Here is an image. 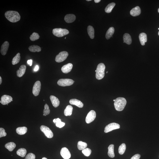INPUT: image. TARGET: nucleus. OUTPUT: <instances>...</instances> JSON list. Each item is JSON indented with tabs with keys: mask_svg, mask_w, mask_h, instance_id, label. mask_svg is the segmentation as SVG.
<instances>
[{
	"mask_svg": "<svg viewBox=\"0 0 159 159\" xmlns=\"http://www.w3.org/2000/svg\"><path fill=\"white\" fill-rule=\"evenodd\" d=\"M27 153V150L24 148H20L17 151V154L21 157H25Z\"/></svg>",
	"mask_w": 159,
	"mask_h": 159,
	"instance_id": "2f4dec72",
	"label": "nucleus"
},
{
	"mask_svg": "<svg viewBox=\"0 0 159 159\" xmlns=\"http://www.w3.org/2000/svg\"><path fill=\"white\" fill-rule=\"evenodd\" d=\"M39 69V67L38 65L36 66L35 68L34 69V71H37Z\"/></svg>",
	"mask_w": 159,
	"mask_h": 159,
	"instance_id": "79ce46f5",
	"label": "nucleus"
},
{
	"mask_svg": "<svg viewBox=\"0 0 159 159\" xmlns=\"http://www.w3.org/2000/svg\"><path fill=\"white\" fill-rule=\"evenodd\" d=\"M87 146V144L86 143L80 141L78 142L77 146L78 149L79 150H82L83 149H86Z\"/></svg>",
	"mask_w": 159,
	"mask_h": 159,
	"instance_id": "473e14b6",
	"label": "nucleus"
},
{
	"mask_svg": "<svg viewBox=\"0 0 159 159\" xmlns=\"http://www.w3.org/2000/svg\"><path fill=\"white\" fill-rule=\"evenodd\" d=\"M113 101H114V102H115V100H113Z\"/></svg>",
	"mask_w": 159,
	"mask_h": 159,
	"instance_id": "09e8293b",
	"label": "nucleus"
},
{
	"mask_svg": "<svg viewBox=\"0 0 159 159\" xmlns=\"http://www.w3.org/2000/svg\"><path fill=\"white\" fill-rule=\"evenodd\" d=\"M13 101V98L11 96L9 95H4L1 97L0 102L2 105H6Z\"/></svg>",
	"mask_w": 159,
	"mask_h": 159,
	"instance_id": "9b49d317",
	"label": "nucleus"
},
{
	"mask_svg": "<svg viewBox=\"0 0 159 159\" xmlns=\"http://www.w3.org/2000/svg\"><path fill=\"white\" fill-rule=\"evenodd\" d=\"M53 122L55 124H56V126L57 127L60 128H62L65 125V123L62 122L61 119L58 118L57 119H54L53 120Z\"/></svg>",
	"mask_w": 159,
	"mask_h": 159,
	"instance_id": "a878e982",
	"label": "nucleus"
},
{
	"mask_svg": "<svg viewBox=\"0 0 159 159\" xmlns=\"http://www.w3.org/2000/svg\"><path fill=\"white\" fill-rule=\"evenodd\" d=\"M158 29L159 30V28Z\"/></svg>",
	"mask_w": 159,
	"mask_h": 159,
	"instance_id": "864d4df0",
	"label": "nucleus"
},
{
	"mask_svg": "<svg viewBox=\"0 0 159 159\" xmlns=\"http://www.w3.org/2000/svg\"><path fill=\"white\" fill-rule=\"evenodd\" d=\"M114 28L113 27H110L107 31L105 35V37L107 39H109L113 35L114 32Z\"/></svg>",
	"mask_w": 159,
	"mask_h": 159,
	"instance_id": "bb28decb",
	"label": "nucleus"
},
{
	"mask_svg": "<svg viewBox=\"0 0 159 159\" xmlns=\"http://www.w3.org/2000/svg\"><path fill=\"white\" fill-rule=\"evenodd\" d=\"M26 66L25 65H21L19 69L17 71V76L19 77H21L25 73Z\"/></svg>",
	"mask_w": 159,
	"mask_h": 159,
	"instance_id": "f3484780",
	"label": "nucleus"
},
{
	"mask_svg": "<svg viewBox=\"0 0 159 159\" xmlns=\"http://www.w3.org/2000/svg\"><path fill=\"white\" fill-rule=\"evenodd\" d=\"M27 129L26 127H22L17 128L16 129V132L18 134L23 135L25 134L27 132Z\"/></svg>",
	"mask_w": 159,
	"mask_h": 159,
	"instance_id": "412c9836",
	"label": "nucleus"
},
{
	"mask_svg": "<svg viewBox=\"0 0 159 159\" xmlns=\"http://www.w3.org/2000/svg\"><path fill=\"white\" fill-rule=\"evenodd\" d=\"M5 16L9 21L13 23L19 21L21 17L18 12L14 11H7L5 13Z\"/></svg>",
	"mask_w": 159,
	"mask_h": 159,
	"instance_id": "f257e3e1",
	"label": "nucleus"
},
{
	"mask_svg": "<svg viewBox=\"0 0 159 159\" xmlns=\"http://www.w3.org/2000/svg\"><path fill=\"white\" fill-rule=\"evenodd\" d=\"M158 12L159 13V8L158 9Z\"/></svg>",
	"mask_w": 159,
	"mask_h": 159,
	"instance_id": "de8ad7c7",
	"label": "nucleus"
},
{
	"mask_svg": "<svg viewBox=\"0 0 159 159\" xmlns=\"http://www.w3.org/2000/svg\"><path fill=\"white\" fill-rule=\"evenodd\" d=\"M141 157L140 155L137 154L134 155L131 159H139Z\"/></svg>",
	"mask_w": 159,
	"mask_h": 159,
	"instance_id": "ea45409f",
	"label": "nucleus"
},
{
	"mask_svg": "<svg viewBox=\"0 0 159 159\" xmlns=\"http://www.w3.org/2000/svg\"><path fill=\"white\" fill-rule=\"evenodd\" d=\"M60 153L62 157L64 159H69L71 157V153L66 148H63L61 149Z\"/></svg>",
	"mask_w": 159,
	"mask_h": 159,
	"instance_id": "f8f14e48",
	"label": "nucleus"
},
{
	"mask_svg": "<svg viewBox=\"0 0 159 159\" xmlns=\"http://www.w3.org/2000/svg\"><path fill=\"white\" fill-rule=\"evenodd\" d=\"M108 155L109 157L111 158H113L115 157V154L114 152V145L111 144L108 148Z\"/></svg>",
	"mask_w": 159,
	"mask_h": 159,
	"instance_id": "5701e85b",
	"label": "nucleus"
},
{
	"mask_svg": "<svg viewBox=\"0 0 159 159\" xmlns=\"http://www.w3.org/2000/svg\"><path fill=\"white\" fill-rule=\"evenodd\" d=\"M50 99L53 106L55 108L58 107L60 104V101L56 97L53 95H51Z\"/></svg>",
	"mask_w": 159,
	"mask_h": 159,
	"instance_id": "6ab92c4d",
	"label": "nucleus"
},
{
	"mask_svg": "<svg viewBox=\"0 0 159 159\" xmlns=\"http://www.w3.org/2000/svg\"><path fill=\"white\" fill-rule=\"evenodd\" d=\"M126 149V145L125 144L123 143L119 147V152L120 155H122L125 151Z\"/></svg>",
	"mask_w": 159,
	"mask_h": 159,
	"instance_id": "72a5a7b5",
	"label": "nucleus"
},
{
	"mask_svg": "<svg viewBox=\"0 0 159 159\" xmlns=\"http://www.w3.org/2000/svg\"><path fill=\"white\" fill-rule=\"evenodd\" d=\"M2 79L1 76H0V84H1L2 83Z\"/></svg>",
	"mask_w": 159,
	"mask_h": 159,
	"instance_id": "c03bdc74",
	"label": "nucleus"
},
{
	"mask_svg": "<svg viewBox=\"0 0 159 159\" xmlns=\"http://www.w3.org/2000/svg\"><path fill=\"white\" fill-rule=\"evenodd\" d=\"M116 5L114 2L111 3L107 6L105 9V11L107 13H110Z\"/></svg>",
	"mask_w": 159,
	"mask_h": 159,
	"instance_id": "c756f323",
	"label": "nucleus"
},
{
	"mask_svg": "<svg viewBox=\"0 0 159 159\" xmlns=\"http://www.w3.org/2000/svg\"><path fill=\"white\" fill-rule=\"evenodd\" d=\"M73 65L71 63H69L64 65L61 68V71L63 73H68L70 72L72 70Z\"/></svg>",
	"mask_w": 159,
	"mask_h": 159,
	"instance_id": "4468645a",
	"label": "nucleus"
},
{
	"mask_svg": "<svg viewBox=\"0 0 159 159\" xmlns=\"http://www.w3.org/2000/svg\"><path fill=\"white\" fill-rule=\"evenodd\" d=\"M40 36L38 33L34 32L33 33L30 37V39L31 41H35L39 39Z\"/></svg>",
	"mask_w": 159,
	"mask_h": 159,
	"instance_id": "f704fd0d",
	"label": "nucleus"
},
{
	"mask_svg": "<svg viewBox=\"0 0 159 159\" xmlns=\"http://www.w3.org/2000/svg\"><path fill=\"white\" fill-rule=\"evenodd\" d=\"M158 35H159V32H158Z\"/></svg>",
	"mask_w": 159,
	"mask_h": 159,
	"instance_id": "8fccbe9b",
	"label": "nucleus"
},
{
	"mask_svg": "<svg viewBox=\"0 0 159 159\" xmlns=\"http://www.w3.org/2000/svg\"><path fill=\"white\" fill-rule=\"evenodd\" d=\"M7 134L5 132L4 129L0 128V138H1L2 137L5 136Z\"/></svg>",
	"mask_w": 159,
	"mask_h": 159,
	"instance_id": "4c0bfd02",
	"label": "nucleus"
},
{
	"mask_svg": "<svg viewBox=\"0 0 159 159\" xmlns=\"http://www.w3.org/2000/svg\"><path fill=\"white\" fill-rule=\"evenodd\" d=\"M74 81L72 79H61L57 81V84L59 86H69L73 84Z\"/></svg>",
	"mask_w": 159,
	"mask_h": 159,
	"instance_id": "39448f33",
	"label": "nucleus"
},
{
	"mask_svg": "<svg viewBox=\"0 0 159 159\" xmlns=\"http://www.w3.org/2000/svg\"><path fill=\"white\" fill-rule=\"evenodd\" d=\"M20 53H17L12 60V64L13 65H16L20 62Z\"/></svg>",
	"mask_w": 159,
	"mask_h": 159,
	"instance_id": "7c9ffc66",
	"label": "nucleus"
},
{
	"mask_svg": "<svg viewBox=\"0 0 159 159\" xmlns=\"http://www.w3.org/2000/svg\"><path fill=\"white\" fill-rule=\"evenodd\" d=\"M141 13V9L138 6H136L133 8L130 12V14L134 17L139 16Z\"/></svg>",
	"mask_w": 159,
	"mask_h": 159,
	"instance_id": "dca6fc26",
	"label": "nucleus"
},
{
	"mask_svg": "<svg viewBox=\"0 0 159 159\" xmlns=\"http://www.w3.org/2000/svg\"><path fill=\"white\" fill-rule=\"evenodd\" d=\"M42 159H48L47 158H46V157H43Z\"/></svg>",
	"mask_w": 159,
	"mask_h": 159,
	"instance_id": "a18cd8bd",
	"label": "nucleus"
},
{
	"mask_svg": "<svg viewBox=\"0 0 159 159\" xmlns=\"http://www.w3.org/2000/svg\"><path fill=\"white\" fill-rule=\"evenodd\" d=\"M9 46V42L6 41L1 46L0 52L2 55L5 56L7 54Z\"/></svg>",
	"mask_w": 159,
	"mask_h": 159,
	"instance_id": "ddd939ff",
	"label": "nucleus"
},
{
	"mask_svg": "<svg viewBox=\"0 0 159 159\" xmlns=\"http://www.w3.org/2000/svg\"><path fill=\"white\" fill-rule=\"evenodd\" d=\"M45 109L44 110L43 113V116H46L47 115H48L50 113V110L49 109L48 105L47 104H46L44 106Z\"/></svg>",
	"mask_w": 159,
	"mask_h": 159,
	"instance_id": "e433bc0d",
	"label": "nucleus"
},
{
	"mask_svg": "<svg viewBox=\"0 0 159 159\" xmlns=\"http://www.w3.org/2000/svg\"><path fill=\"white\" fill-rule=\"evenodd\" d=\"M68 56V53L67 52H61L56 56L55 61L57 63L62 62L66 59Z\"/></svg>",
	"mask_w": 159,
	"mask_h": 159,
	"instance_id": "423d86ee",
	"label": "nucleus"
},
{
	"mask_svg": "<svg viewBox=\"0 0 159 159\" xmlns=\"http://www.w3.org/2000/svg\"><path fill=\"white\" fill-rule=\"evenodd\" d=\"M140 41L142 46H144L145 43L147 41V36L146 33H142L140 34L139 36Z\"/></svg>",
	"mask_w": 159,
	"mask_h": 159,
	"instance_id": "aec40b11",
	"label": "nucleus"
},
{
	"mask_svg": "<svg viewBox=\"0 0 159 159\" xmlns=\"http://www.w3.org/2000/svg\"><path fill=\"white\" fill-rule=\"evenodd\" d=\"M105 66L103 63H100L97 66L95 76L97 79H102L105 76Z\"/></svg>",
	"mask_w": 159,
	"mask_h": 159,
	"instance_id": "7ed1b4c3",
	"label": "nucleus"
},
{
	"mask_svg": "<svg viewBox=\"0 0 159 159\" xmlns=\"http://www.w3.org/2000/svg\"><path fill=\"white\" fill-rule=\"evenodd\" d=\"M5 147L9 151H12L16 147V145L14 143L10 142L8 143L5 145Z\"/></svg>",
	"mask_w": 159,
	"mask_h": 159,
	"instance_id": "393cba45",
	"label": "nucleus"
},
{
	"mask_svg": "<svg viewBox=\"0 0 159 159\" xmlns=\"http://www.w3.org/2000/svg\"><path fill=\"white\" fill-rule=\"evenodd\" d=\"M27 64L30 65V66H31L32 65V60H28L27 61Z\"/></svg>",
	"mask_w": 159,
	"mask_h": 159,
	"instance_id": "a19ab883",
	"label": "nucleus"
},
{
	"mask_svg": "<svg viewBox=\"0 0 159 159\" xmlns=\"http://www.w3.org/2000/svg\"><path fill=\"white\" fill-rule=\"evenodd\" d=\"M123 40L124 42L128 45H130L132 42L131 36L128 33L125 34L123 36Z\"/></svg>",
	"mask_w": 159,
	"mask_h": 159,
	"instance_id": "b1692460",
	"label": "nucleus"
},
{
	"mask_svg": "<svg viewBox=\"0 0 159 159\" xmlns=\"http://www.w3.org/2000/svg\"><path fill=\"white\" fill-rule=\"evenodd\" d=\"M70 103L71 105H76L78 107L82 108L83 106V104L81 101L76 99H73L70 100Z\"/></svg>",
	"mask_w": 159,
	"mask_h": 159,
	"instance_id": "2eb2a0df",
	"label": "nucleus"
},
{
	"mask_svg": "<svg viewBox=\"0 0 159 159\" xmlns=\"http://www.w3.org/2000/svg\"><path fill=\"white\" fill-rule=\"evenodd\" d=\"M35 155L32 153H30L26 156L25 159H35Z\"/></svg>",
	"mask_w": 159,
	"mask_h": 159,
	"instance_id": "58836bf2",
	"label": "nucleus"
},
{
	"mask_svg": "<svg viewBox=\"0 0 159 159\" xmlns=\"http://www.w3.org/2000/svg\"><path fill=\"white\" fill-rule=\"evenodd\" d=\"M41 88V83L39 81L35 82L33 87L32 93L34 96H37L39 94Z\"/></svg>",
	"mask_w": 159,
	"mask_h": 159,
	"instance_id": "9d476101",
	"label": "nucleus"
},
{
	"mask_svg": "<svg viewBox=\"0 0 159 159\" xmlns=\"http://www.w3.org/2000/svg\"><path fill=\"white\" fill-rule=\"evenodd\" d=\"M127 103V101L124 98L119 97L116 98L114 103L115 109L118 111H123Z\"/></svg>",
	"mask_w": 159,
	"mask_h": 159,
	"instance_id": "f03ea898",
	"label": "nucleus"
},
{
	"mask_svg": "<svg viewBox=\"0 0 159 159\" xmlns=\"http://www.w3.org/2000/svg\"><path fill=\"white\" fill-rule=\"evenodd\" d=\"M86 1H91V0H87Z\"/></svg>",
	"mask_w": 159,
	"mask_h": 159,
	"instance_id": "49530a36",
	"label": "nucleus"
},
{
	"mask_svg": "<svg viewBox=\"0 0 159 159\" xmlns=\"http://www.w3.org/2000/svg\"><path fill=\"white\" fill-rule=\"evenodd\" d=\"M28 49L30 51L32 52H40L41 50V48L39 46L36 45H32L30 46Z\"/></svg>",
	"mask_w": 159,
	"mask_h": 159,
	"instance_id": "cd10ccee",
	"label": "nucleus"
},
{
	"mask_svg": "<svg viewBox=\"0 0 159 159\" xmlns=\"http://www.w3.org/2000/svg\"><path fill=\"white\" fill-rule=\"evenodd\" d=\"M41 131L45 134L46 136L48 138H51L53 136V133L48 127L42 125L40 127Z\"/></svg>",
	"mask_w": 159,
	"mask_h": 159,
	"instance_id": "0eeeda50",
	"label": "nucleus"
},
{
	"mask_svg": "<svg viewBox=\"0 0 159 159\" xmlns=\"http://www.w3.org/2000/svg\"><path fill=\"white\" fill-rule=\"evenodd\" d=\"M87 31L90 38L94 39V30L93 27L91 26H89L87 27Z\"/></svg>",
	"mask_w": 159,
	"mask_h": 159,
	"instance_id": "c85d7f7f",
	"label": "nucleus"
},
{
	"mask_svg": "<svg viewBox=\"0 0 159 159\" xmlns=\"http://www.w3.org/2000/svg\"><path fill=\"white\" fill-rule=\"evenodd\" d=\"M108 71H107V72H106V73H108Z\"/></svg>",
	"mask_w": 159,
	"mask_h": 159,
	"instance_id": "603ef678",
	"label": "nucleus"
},
{
	"mask_svg": "<svg viewBox=\"0 0 159 159\" xmlns=\"http://www.w3.org/2000/svg\"><path fill=\"white\" fill-rule=\"evenodd\" d=\"M95 72H96V70L95 71Z\"/></svg>",
	"mask_w": 159,
	"mask_h": 159,
	"instance_id": "3c124183",
	"label": "nucleus"
},
{
	"mask_svg": "<svg viewBox=\"0 0 159 159\" xmlns=\"http://www.w3.org/2000/svg\"><path fill=\"white\" fill-rule=\"evenodd\" d=\"M53 33L55 36L58 37H61L69 33L68 30L61 28H55L53 30Z\"/></svg>",
	"mask_w": 159,
	"mask_h": 159,
	"instance_id": "20e7f679",
	"label": "nucleus"
},
{
	"mask_svg": "<svg viewBox=\"0 0 159 159\" xmlns=\"http://www.w3.org/2000/svg\"><path fill=\"white\" fill-rule=\"evenodd\" d=\"M96 117V113L95 111L94 110L90 111L86 116V121L87 124H90L94 121Z\"/></svg>",
	"mask_w": 159,
	"mask_h": 159,
	"instance_id": "1a4fd4ad",
	"label": "nucleus"
},
{
	"mask_svg": "<svg viewBox=\"0 0 159 159\" xmlns=\"http://www.w3.org/2000/svg\"><path fill=\"white\" fill-rule=\"evenodd\" d=\"M73 107L71 105L67 106L64 111V114L66 116H71L72 114Z\"/></svg>",
	"mask_w": 159,
	"mask_h": 159,
	"instance_id": "4be33fe9",
	"label": "nucleus"
},
{
	"mask_svg": "<svg viewBox=\"0 0 159 159\" xmlns=\"http://www.w3.org/2000/svg\"><path fill=\"white\" fill-rule=\"evenodd\" d=\"M82 152L85 156L88 157L91 154V150L88 148H86L82 150Z\"/></svg>",
	"mask_w": 159,
	"mask_h": 159,
	"instance_id": "c9c22d12",
	"label": "nucleus"
},
{
	"mask_svg": "<svg viewBox=\"0 0 159 159\" xmlns=\"http://www.w3.org/2000/svg\"><path fill=\"white\" fill-rule=\"evenodd\" d=\"M76 17L75 15L72 14L67 15L64 18V20L66 23H70L75 21Z\"/></svg>",
	"mask_w": 159,
	"mask_h": 159,
	"instance_id": "a211bd4d",
	"label": "nucleus"
},
{
	"mask_svg": "<svg viewBox=\"0 0 159 159\" xmlns=\"http://www.w3.org/2000/svg\"><path fill=\"white\" fill-rule=\"evenodd\" d=\"M94 1L96 3H98L100 2L101 0H95Z\"/></svg>",
	"mask_w": 159,
	"mask_h": 159,
	"instance_id": "37998d69",
	"label": "nucleus"
},
{
	"mask_svg": "<svg viewBox=\"0 0 159 159\" xmlns=\"http://www.w3.org/2000/svg\"><path fill=\"white\" fill-rule=\"evenodd\" d=\"M120 128V125L117 123H113L108 124L105 127L104 132L107 133L114 130L118 129Z\"/></svg>",
	"mask_w": 159,
	"mask_h": 159,
	"instance_id": "6e6552de",
	"label": "nucleus"
}]
</instances>
